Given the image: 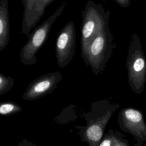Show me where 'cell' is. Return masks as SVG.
<instances>
[{
    "instance_id": "52a82bcc",
    "label": "cell",
    "mask_w": 146,
    "mask_h": 146,
    "mask_svg": "<svg viewBox=\"0 0 146 146\" xmlns=\"http://www.w3.org/2000/svg\"><path fill=\"white\" fill-rule=\"evenodd\" d=\"M75 46V27L74 22L70 21L60 30L56 39L55 57L59 67L63 68L71 62Z\"/></svg>"
},
{
    "instance_id": "e0dca14e",
    "label": "cell",
    "mask_w": 146,
    "mask_h": 146,
    "mask_svg": "<svg viewBox=\"0 0 146 146\" xmlns=\"http://www.w3.org/2000/svg\"><path fill=\"white\" fill-rule=\"evenodd\" d=\"M133 146H143V145H140V144H136L135 145H134Z\"/></svg>"
},
{
    "instance_id": "30bf717a",
    "label": "cell",
    "mask_w": 146,
    "mask_h": 146,
    "mask_svg": "<svg viewBox=\"0 0 146 146\" xmlns=\"http://www.w3.org/2000/svg\"><path fill=\"white\" fill-rule=\"evenodd\" d=\"M9 40V0H0V52L6 47Z\"/></svg>"
},
{
    "instance_id": "3957f363",
    "label": "cell",
    "mask_w": 146,
    "mask_h": 146,
    "mask_svg": "<svg viewBox=\"0 0 146 146\" xmlns=\"http://www.w3.org/2000/svg\"><path fill=\"white\" fill-rule=\"evenodd\" d=\"M128 82L133 92H143L146 83V58L137 34H132L126 60Z\"/></svg>"
},
{
    "instance_id": "6da1fadb",
    "label": "cell",
    "mask_w": 146,
    "mask_h": 146,
    "mask_svg": "<svg viewBox=\"0 0 146 146\" xmlns=\"http://www.w3.org/2000/svg\"><path fill=\"white\" fill-rule=\"evenodd\" d=\"M119 107V103L107 99L92 102L90 110L83 114L86 124L77 127L81 141L88 146H99L107 125Z\"/></svg>"
},
{
    "instance_id": "7c38bea8",
    "label": "cell",
    "mask_w": 146,
    "mask_h": 146,
    "mask_svg": "<svg viewBox=\"0 0 146 146\" xmlns=\"http://www.w3.org/2000/svg\"><path fill=\"white\" fill-rule=\"evenodd\" d=\"M14 84V79L0 72V95L9 91Z\"/></svg>"
},
{
    "instance_id": "8992f818",
    "label": "cell",
    "mask_w": 146,
    "mask_h": 146,
    "mask_svg": "<svg viewBox=\"0 0 146 146\" xmlns=\"http://www.w3.org/2000/svg\"><path fill=\"white\" fill-rule=\"evenodd\" d=\"M117 124L122 131L134 137L137 144L143 145L146 141V123L139 110L132 107L122 108L119 112Z\"/></svg>"
},
{
    "instance_id": "ac0fdd59",
    "label": "cell",
    "mask_w": 146,
    "mask_h": 146,
    "mask_svg": "<svg viewBox=\"0 0 146 146\" xmlns=\"http://www.w3.org/2000/svg\"><path fill=\"white\" fill-rule=\"evenodd\" d=\"M145 1H146V0H145Z\"/></svg>"
},
{
    "instance_id": "277c9868",
    "label": "cell",
    "mask_w": 146,
    "mask_h": 146,
    "mask_svg": "<svg viewBox=\"0 0 146 146\" xmlns=\"http://www.w3.org/2000/svg\"><path fill=\"white\" fill-rule=\"evenodd\" d=\"M110 11H106L102 4L88 1L82 11L80 49L83 51L97 34L109 26Z\"/></svg>"
},
{
    "instance_id": "2e32d148",
    "label": "cell",
    "mask_w": 146,
    "mask_h": 146,
    "mask_svg": "<svg viewBox=\"0 0 146 146\" xmlns=\"http://www.w3.org/2000/svg\"><path fill=\"white\" fill-rule=\"evenodd\" d=\"M17 146H39L35 144L30 141H28L27 140H23L20 141Z\"/></svg>"
},
{
    "instance_id": "9c48e42d",
    "label": "cell",
    "mask_w": 146,
    "mask_h": 146,
    "mask_svg": "<svg viewBox=\"0 0 146 146\" xmlns=\"http://www.w3.org/2000/svg\"><path fill=\"white\" fill-rule=\"evenodd\" d=\"M54 0H21L23 6L21 33L27 36L35 28Z\"/></svg>"
},
{
    "instance_id": "7a4b0ae2",
    "label": "cell",
    "mask_w": 146,
    "mask_h": 146,
    "mask_svg": "<svg viewBox=\"0 0 146 146\" xmlns=\"http://www.w3.org/2000/svg\"><path fill=\"white\" fill-rule=\"evenodd\" d=\"M114 37L109 26L99 31L87 47L81 51L84 62L96 75L102 73L115 47Z\"/></svg>"
},
{
    "instance_id": "5bb4252c",
    "label": "cell",
    "mask_w": 146,
    "mask_h": 146,
    "mask_svg": "<svg viewBox=\"0 0 146 146\" xmlns=\"http://www.w3.org/2000/svg\"><path fill=\"white\" fill-rule=\"evenodd\" d=\"M112 128L110 129L107 133H104L99 146H112Z\"/></svg>"
},
{
    "instance_id": "5b68a950",
    "label": "cell",
    "mask_w": 146,
    "mask_h": 146,
    "mask_svg": "<svg viewBox=\"0 0 146 146\" xmlns=\"http://www.w3.org/2000/svg\"><path fill=\"white\" fill-rule=\"evenodd\" d=\"M67 6V2H63L51 15L29 34L28 40L20 51L19 58L22 63L25 66H32L36 63V54L47 39L54 23Z\"/></svg>"
},
{
    "instance_id": "ba28073f",
    "label": "cell",
    "mask_w": 146,
    "mask_h": 146,
    "mask_svg": "<svg viewBox=\"0 0 146 146\" xmlns=\"http://www.w3.org/2000/svg\"><path fill=\"white\" fill-rule=\"evenodd\" d=\"M62 79V75L59 71L42 75L28 85L22 98L25 100L32 101L44 96L52 92Z\"/></svg>"
},
{
    "instance_id": "4fadbf2b",
    "label": "cell",
    "mask_w": 146,
    "mask_h": 146,
    "mask_svg": "<svg viewBox=\"0 0 146 146\" xmlns=\"http://www.w3.org/2000/svg\"><path fill=\"white\" fill-rule=\"evenodd\" d=\"M124 137V135L120 131L113 129L112 146H130L128 140Z\"/></svg>"
},
{
    "instance_id": "9a60e30c",
    "label": "cell",
    "mask_w": 146,
    "mask_h": 146,
    "mask_svg": "<svg viewBox=\"0 0 146 146\" xmlns=\"http://www.w3.org/2000/svg\"><path fill=\"white\" fill-rule=\"evenodd\" d=\"M121 7L126 8L129 6L131 0H112Z\"/></svg>"
},
{
    "instance_id": "8fae6325",
    "label": "cell",
    "mask_w": 146,
    "mask_h": 146,
    "mask_svg": "<svg viewBox=\"0 0 146 146\" xmlns=\"http://www.w3.org/2000/svg\"><path fill=\"white\" fill-rule=\"evenodd\" d=\"M22 108L14 102H0V116H9L19 112Z\"/></svg>"
}]
</instances>
